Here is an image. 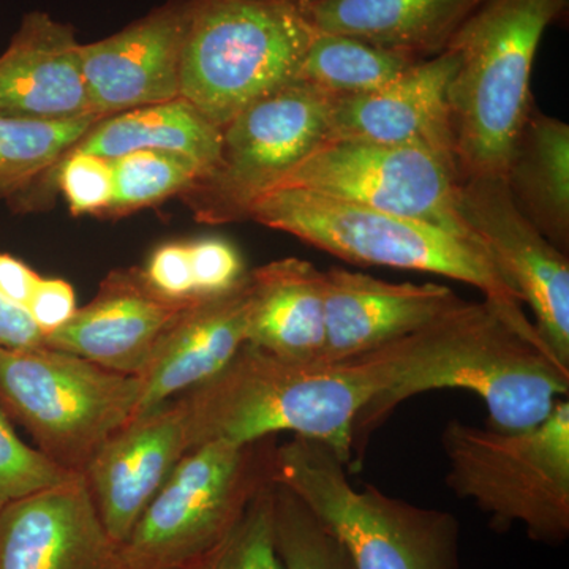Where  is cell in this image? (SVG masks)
<instances>
[{"instance_id":"obj_9","label":"cell","mask_w":569,"mask_h":569,"mask_svg":"<svg viewBox=\"0 0 569 569\" xmlns=\"http://www.w3.org/2000/svg\"><path fill=\"white\" fill-rule=\"evenodd\" d=\"M140 377L44 346L0 348V411L24 427L41 455L81 475L99 448L133 419Z\"/></svg>"},{"instance_id":"obj_22","label":"cell","mask_w":569,"mask_h":569,"mask_svg":"<svg viewBox=\"0 0 569 569\" xmlns=\"http://www.w3.org/2000/svg\"><path fill=\"white\" fill-rule=\"evenodd\" d=\"M247 343L293 361L323 359L325 271L301 258H282L247 272Z\"/></svg>"},{"instance_id":"obj_8","label":"cell","mask_w":569,"mask_h":569,"mask_svg":"<svg viewBox=\"0 0 569 569\" xmlns=\"http://www.w3.org/2000/svg\"><path fill=\"white\" fill-rule=\"evenodd\" d=\"M276 437L190 449L119 545L122 569H190L233 533L274 482Z\"/></svg>"},{"instance_id":"obj_15","label":"cell","mask_w":569,"mask_h":569,"mask_svg":"<svg viewBox=\"0 0 569 569\" xmlns=\"http://www.w3.org/2000/svg\"><path fill=\"white\" fill-rule=\"evenodd\" d=\"M189 451L178 399L130 419L104 441L81 477L112 541L118 545L126 541Z\"/></svg>"},{"instance_id":"obj_35","label":"cell","mask_w":569,"mask_h":569,"mask_svg":"<svg viewBox=\"0 0 569 569\" xmlns=\"http://www.w3.org/2000/svg\"><path fill=\"white\" fill-rule=\"evenodd\" d=\"M43 346V335L22 307L11 305L0 295V348Z\"/></svg>"},{"instance_id":"obj_29","label":"cell","mask_w":569,"mask_h":569,"mask_svg":"<svg viewBox=\"0 0 569 569\" xmlns=\"http://www.w3.org/2000/svg\"><path fill=\"white\" fill-rule=\"evenodd\" d=\"M77 473L59 467L18 437L13 422L0 411V509L18 498L54 488Z\"/></svg>"},{"instance_id":"obj_2","label":"cell","mask_w":569,"mask_h":569,"mask_svg":"<svg viewBox=\"0 0 569 569\" xmlns=\"http://www.w3.org/2000/svg\"><path fill=\"white\" fill-rule=\"evenodd\" d=\"M372 396L361 356L293 361L246 343L222 372L176 399L189 449L291 432L331 448L350 470L356 419Z\"/></svg>"},{"instance_id":"obj_14","label":"cell","mask_w":569,"mask_h":569,"mask_svg":"<svg viewBox=\"0 0 569 569\" xmlns=\"http://www.w3.org/2000/svg\"><path fill=\"white\" fill-rule=\"evenodd\" d=\"M456 69L458 54L448 48L377 91L336 99L325 141L418 146L458 171L448 107Z\"/></svg>"},{"instance_id":"obj_4","label":"cell","mask_w":569,"mask_h":569,"mask_svg":"<svg viewBox=\"0 0 569 569\" xmlns=\"http://www.w3.org/2000/svg\"><path fill=\"white\" fill-rule=\"evenodd\" d=\"M567 10L568 0H486L449 43L458 54L448 107L459 181L505 178L535 107L530 80L539 43Z\"/></svg>"},{"instance_id":"obj_7","label":"cell","mask_w":569,"mask_h":569,"mask_svg":"<svg viewBox=\"0 0 569 569\" xmlns=\"http://www.w3.org/2000/svg\"><path fill=\"white\" fill-rule=\"evenodd\" d=\"M447 485L473 501L497 530L522 526L533 541L569 537V402L539 425L500 430L452 419L441 433Z\"/></svg>"},{"instance_id":"obj_12","label":"cell","mask_w":569,"mask_h":569,"mask_svg":"<svg viewBox=\"0 0 569 569\" xmlns=\"http://www.w3.org/2000/svg\"><path fill=\"white\" fill-rule=\"evenodd\" d=\"M458 208L498 271L530 307L542 343L569 369V261L522 216L501 178L459 182Z\"/></svg>"},{"instance_id":"obj_3","label":"cell","mask_w":569,"mask_h":569,"mask_svg":"<svg viewBox=\"0 0 569 569\" xmlns=\"http://www.w3.org/2000/svg\"><path fill=\"white\" fill-rule=\"evenodd\" d=\"M249 220L350 263L426 272L470 284L516 331L548 350L481 242L422 220L298 189L264 193L250 209Z\"/></svg>"},{"instance_id":"obj_20","label":"cell","mask_w":569,"mask_h":569,"mask_svg":"<svg viewBox=\"0 0 569 569\" xmlns=\"http://www.w3.org/2000/svg\"><path fill=\"white\" fill-rule=\"evenodd\" d=\"M80 48L69 24L41 11L28 14L0 56V116L66 121L96 114Z\"/></svg>"},{"instance_id":"obj_11","label":"cell","mask_w":569,"mask_h":569,"mask_svg":"<svg viewBox=\"0 0 569 569\" xmlns=\"http://www.w3.org/2000/svg\"><path fill=\"white\" fill-rule=\"evenodd\" d=\"M459 182L455 168L418 146L323 141L269 192L306 190L422 220L478 241L459 213Z\"/></svg>"},{"instance_id":"obj_1","label":"cell","mask_w":569,"mask_h":569,"mask_svg":"<svg viewBox=\"0 0 569 569\" xmlns=\"http://www.w3.org/2000/svg\"><path fill=\"white\" fill-rule=\"evenodd\" d=\"M361 356L373 396L356 419L350 471L361 467L373 430L411 397L462 389L485 402L488 426L522 430L569 392V369L486 299H459L418 331Z\"/></svg>"},{"instance_id":"obj_26","label":"cell","mask_w":569,"mask_h":569,"mask_svg":"<svg viewBox=\"0 0 569 569\" xmlns=\"http://www.w3.org/2000/svg\"><path fill=\"white\" fill-rule=\"evenodd\" d=\"M417 62L355 37L313 32L295 82L331 99H343L377 91Z\"/></svg>"},{"instance_id":"obj_33","label":"cell","mask_w":569,"mask_h":569,"mask_svg":"<svg viewBox=\"0 0 569 569\" xmlns=\"http://www.w3.org/2000/svg\"><path fill=\"white\" fill-rule=\"evenodd\" d=\"M146 279L159 291L174 301H198L194 295L192 271H190L187 241L167 242L157 247L142 266Z\"/></svg>"},{"instance_id":"obj_25","label":"cell","mask_w":569,"mask_h":569,"mask_svg":"<svg viewBox=\"0 0 569 569\" xmlns=\"http://www.w3.org/2000/svg\"><path fill=\"white\" fill-rule=\"evenodd\" d=\"M104 116L32 121L0 116V201L14 212L40 211L54 197V171Z\"/></svg>"},{"instance_id":"obj_21","label":"cell","mask_w":569,"mask_h":569,"mask_svg":"<svg viewBox=\"0 0 569 569\" xmlns=\"http://www.w3.org/2000/svg\"><path fill=\"white\" fill-rule=\"evenodd\" d=\"M313 32L369 41L417 61L447 51L486 0H302Z\"/></svg>"},{"instance_id":"obj_16","label":"cell","mask_w":569,"mask_h":569,"mask_svg":"<svg viewBox=\"0 0 569 569\" xmlns=\"http://www.w3.org/2000/svg\"><path fill=\"white\" fill-rule=\"evenodd\" d=\"M189 0H171L121 32L81 44L86 91L96 114L179 99V67Z\"/></svg>"},{"instance_id":"obj_31","label":"cell","mask_w":569,"mask_h":569,"mask_svg":"<svg viewBox=\"0 0 569 569\" xmlns=\"http://www.w3.org/2000/svg\"><path fill=\"white\" fill-rule=\"evenodd\" d=\"M54 186L73 216L104 217L112 194L110 159L69 152L56 168Z\"/></svg>"},{"instance_id":"obj_30","label":"cell","mask_w":569,"mask_h":569,"mask_svg":"<svg viewBox=\"0 0 569 569\" xmlns=\"http://www.w3.org/2000/svg\"><path fill=\"white\" fill-rule=\"evenodd\" d=\"M274 485L260 490L228 537L220 569H283L276 546Z\"/></svg>"},{"instance_id":"obj_19","label":"cell","mask_w":569,"mask_h":569,"mask_svg":"<svg viewBox=\"0 0 569 569\" xmlns=\"http://www.w3.org/2000/svg\"><path fill=\"white\" fill-rule=\"evenodd\" d=\"M249 280L228 293L198 299L176 318L140 376L134 417L186 395L222 372L247 343Z\"/></svg>"},{"instance_id":"obj_10","label":"cell","mask_w":569,"mask_h":569,"mask_svg":"<svg viewBox=\"0 0 569 569\" xmlns=\"http://www.w3.org/2000/svg\"><path fill=\"white\" fill-rule=\"evenodd\" d=\"M336 99L291 82L247 104L222 129L219 157L181 200L200 223L244 222L307 153L325 141Z\"/></svg>"},{"instance_id":"obj_28","label":"cell","mask_w":569,"mask_h":569,"mask_svg":"<svg viewBox=\"0 0 569 569\" xmlns=\"http://www.w3.org/2000/svg\"><path fill=\"white\" fill-rule=\"evenodd\" d=\"M274 533L283 569H355L347 550L305 501L277 482Z\"/></svg>"},{"instance_id":"obj_18","label":"cell","mask_w":569,"mask_h":569,"mask_svg":"<svg viewBox=\"0 0 569 569\" xmlns=\"http://www.w3.org/2000/svg\"><path fill=\"white\" fill-rule=\"evenodd\" d=\"M447 284L387 282L362 272L325 271V361H346L396 342L459 301Z\"/></svg>"},{"instance_id":"obj_6","label":"cell","mask_w":569,"mask_h":569,"mask_svg":"<svg viewBox=\"0 0 569 569\" xmlns=\"http://www.w3.org/2000/svg\"><path fill=\"white\" fill-rule=\"evenodd\" d=\"M331 448L295 437L277 445L274 482L295 492L347 550L355 569H460V526L451 512L356 489Z\"/></svg>"},{"instance_id":"obj_32","label":"cell","mask_w":569,"mask_h":569,"mask_svg":"<svg viewBox=\"0 0 569 569\" xmlns=\"http://www.w3.org/2000/svg\"><path fill=\"white\" fill-rule=\"evenodd\" d=\"M194 295L198 299L228 293L246 279L244 258L223 238L187 241Z\"/></svg>"},{"instance_id":"obj_27","label":"cell","mask_w":569,"mask_h":569,"mask_svg":"<svg viewBox=\"0 0 569 569\" xmlns=\"http://www.w3.org/2000/svg\"><path fill=\"white\" fill-rule=\"evenodd\" d=\"M112 194L107 216L112 219L181 197L203 168L181 153L134 151L110 159Z\"/></svg>"},{"instance_id":"obj_5","label":"cell","mask_w":569,"mask_h":569,"mask_svg":"<svg viewBox=\"0 0 569 569\" xmlns=\"http://www.w3.org/2000/svg\"><path fill=\"white\" fill-rule=\"evenodd\" d=\"M312 36L302 0H189L179 97L222 130L296 81Z\"/></svg>"},{"instance_id":"obj_24","label":"cell","mask_w":569,"mask_h":569,"mask_svg":"<svg viewBox=\"0 0 569 569\" xmlns=\"http://www.w3.org/2000/svg\"><path fill=\"white\" fill-rule=\"evenodd\" d=\"M220 141L222 130L179 97L103 118L69 152L92 153L103 159L134 151L181 153L200 164L206 173L219 157Z\"/></svg>"},{"instance_id":"obj_34","label":"cell","mask_w":569,"mask_h":569,"mask_svg":"<svg viewBox=\"0 0 569 569\" xmlns=\"http://www.w3.org/2000/svg\"><path fill=\"white\" fill-rule=\"evenodd\" d=\"M77 309V296L67 280L40 277L26 312L44 337L66 325Z\"/></svg>"},{"instance_id":"obj_36","label":"cell","mask_w":569,"mask_h":569,"mask_svg":"<svg viewBox=\"0 0 569 569\" xmlns=\"http://www.w3.org/2000/svg\"><path fill=\"white\" fill-rule=\"evenodd\" d=\"M41 276L13 254L0 252V295L26 310Z\"/></svg>"},{"instance_id":"obj_17","label":"cell","mask_w":569,"mask_h":569,"mask_svg":"<svg viewBox=\"0 0 569 569\" xmlns=\"http://www.w3.org/2000/svg\"><path fill=\"white\" fill-rule=\"evenodd\" d=\"M0 569H122L81 475L0 509Z\"/></svg>"},{"instance_id":"obj_37","label":"cell","mask_w":569,"mask_h":569,"mask_svg":"<svg viewBox=\"0 0 569 569\" xmlns=\"http://www.w3.org/2000/svg\"><path fill=\"white\" fill-rule=\"evenodd\" d=\"M228 539V538H227ZM227 539L219 546L209 552L208 556L203 557L198 563H194L190 569H220V563H222V556L224 545H227Z\"/></svg>"},{"instance_id":"obj_13","label":"cell","mask_w":569,"mask_h":569,"mask_svg":"<svg viewBox=\"0 0 569 569\" xmlns=\"http://www.w3.org/2000/svg\"><path fill=\"white\" fill-rule=\"evenodd\" d=\"M193 302L174 301L153 290L141 266L114 269L88 305L43 337V346L140 377L164 332Z\"/></svg>"},{"instance_id":"obj_23","label":"cell","mask_w":569,"mask_h":569,"mask_svg":"<svg viewBox=\"0 0 569 569\" xmlns=\"http://www.w3.org/2000/svg\"><path fill=\"white\" fill-rule=\"evenodd\" d=\"M505 183L512 201L539 233L569 252V126L530 111L512 148Z\"/></svg>"}]
</instances>
